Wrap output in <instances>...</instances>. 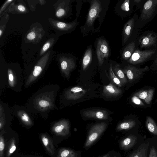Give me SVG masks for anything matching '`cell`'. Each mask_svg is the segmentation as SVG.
<instances>
[{
  "label": "cell",
  "mask_w": 157,
  "mask_h": 157,
  "mask_svg": "<svg viewBox=\"0 0 157 157\" xmlns=\"http://www.w3.org/2000/svg\"><path fill=\"white\" fill-rule=\"evenodd\" d=\"M107 126V124L105 122L98 123L93 125L89 131L84 147L88 148L104 132Z\"/></svg>",
  "instance_id": "cell-1"
},
{
  "label": "cell",
  "mask_w": 157,
  "mask_h": 157,
  "mask_svg": "<svg viewBox=\"0 0 157 157\" xmlns=\"http://www.w3.org/2000/svg\"><path fill=\"white\" fill-rule=\"evenodd\" d=\"M155 52V51L154 50L141 51L137 49L134 51L128 61L132 64L140 63L147 60Z\"/></svg>",
  "instance_id": "cell-2"
},
{
  "label": "cell",
  "mask_w": 157,
  "mask_h": 157,
  "mask_svg": "<svg viewBox=\"0 0 157 157\" xmlns=\"http://www.w3.org/2000/svg\"><path fill=\"white\" fill-rule=\"evenodd\" d=\"M148 66L143 68H137L128 65L122 70L125 74L130 82H133L138 78L145 72L149 70Z\"/></svg>",
  "instance_id": "cell-3"
},
{
  "label": "cell",
  "mask_w": 157,
  "mask_h": 157,
  "mask_svg": "<svg viewBox=\"0 0 157 157\" xmlns=\"http://www.w3.org/2000/svg\"><path fill=\"white\" fill-rule=\"evenodd\" d=\"M44 32L42 27H33L26 34L25 38V41L33 44L37 43L42 39Z\"/></svg>",
  "instance_id": "cell-4"
},
{
  "label": "cell",
  "mask_w": 157,
  "mask_h": 157,
  "mask_svg": "<svg viewBox=\"0 0 157 157\" xmlns=\"http://www.w3.org/2000/svg\"><path fill=\"white\" fill-rule=\"evenodd\" d=\"M96 53L99 65H102L105 58H107L109 54V49L106 41L103 39H99L97 42Z\"/></svg>",
  "instance_id": "cell-5"
},
{
  "label": "cell",
  "mask_w": 157,
  "mask_h": 157,
  "mask_svg": "<svg viewBox=\"0 0 157 157\" xmlns=\"http://www.w3.org/2000/svg\"><path fill=\"white\" fill-rule=\"evenodd\" d=\"M101 10V4L100 1L98 0L92 1L86 21L87 25L90 26L92 25L95 19L99 16Z\"/></svg>",
  "instance_id": "cell-6"
},
{
  "label": "cell",
  "mask_w": 157,
  "mask_h": 157,
  "mask_svg": "<svg viewBox=\"0 0 157 157\" xmlns=\"http://www.w3.org/2000/svg\"><path fill=\"white\" fill-rule=\"evenodd\" d=\"M157 6V0H150L144 4L140 15L142 20L149 19L153 15Z\"/></svg>",
  "instance_id": "cell-7"
},
{
  "label": "cell",
  "mask_w": 157,
  "mask_h": 157,
  "mask_svg": "<svg viewBox=\"0 0 157 157\" xmlns=\"http://www.w3.org/2000/svg\"><path fill=\"white\" fill-rule=\"evenodd\" d=\"M69 0H57L53 4L55 9V15L58 18L65 17L68 13L70 3Z\"/></svg>",
  "instance_id": "cell-8"
},
{
  "label": "cell",
  "mask_w": 157,
  "mask_h": 157,
  "mask_svg": "<svg viewBox=\"0 0 157 157\" xmlns=\"http://www.w3.org/2000/svg\"><path fill=\"white\" fill-rule=\"evenodd\" d=\"M50 53L48 51L43 55L35 66L31 75L33 78L37 77L41 73L48 61Z\"/></svg>",
  "instance_id": "cell-9"
},
{
  "label": "cell",
  "mask_w": 157,
  "mask_h": 157,
  "mask_svg": "<svg viewBox=\"0 0 157 157\" xmlns=\"http://www.w3.org/2000/svg\"><path fill=\"white\" fill-rule=\"evenodd\" d=\"M59 61L62 72L68 77L70 72L75 67V63L73 59L71 57H61Z\"/></svg>",
  "instance_id": "cell-10"
},
{
  "label": "cell",
  "mask_w": 157,
  "mask_h": 157,
  "mask_svg": "<svg viewBox=\"0 0 157 157\" xmlns=\"http://www.w3.org/2000/svg\"><path fill=\"white\" fill-rule=\"evenodd\" d=\"M52 129L57 135L66 136L70 133V123L67 120H63L56 124Z\"/></svg>",
  "instance_id": "cell-11"
},
{
  "label": "cell",
  "mask_w": 157,
  "mask_h": 157,
  "mask_svg": "<svg viewBox=\"0 0 157 157\" xmlns=\"http://www.w3.org/2000/svg\"><path fill=\"white\" fill-rule=\"evenodd\" d=\"M49 22L55 30L60 32L67 31L72 29L76 25L75 22L67 23L49 18Z\"/></svg>",
  "instance_id": "cell-12"
},
{
  "label": "cell",
  "mask_w": 157,
  "mask_h": 157,
  "mask_svg": "<svg viewBox=\"0 0 157 157\" xmlns=\"http://www.w3.org/2000/svg\"><path fill=\"white\" fill-rule=\"evenodd\" d=\"M84 116L88 118L99 120H106L108 117V114L105 110L93 109L84 111Z\"/></svg>",
  "instance_id": "cell-13"
},
{
  "label": "cell",
  "mask_w": 157,
  "mask_h": 157,
  "mask_svg": "<svg viewBox=\"0 0 157 157\" xmlns=\"http://www.w3.org/2000/svg\"><path fill=\"white\" fill-rule=\"evenodd\" d=\"M86 92V90L82 87L75 86L67 91L65 94V97L69 100H76L82 97Z\"/></svg>",
  "instance_id": "cell-14"
},
{
  "label": "cell",
  "mask_w": 157,
  "mask_h": 157,
  "mask_svg": "<svg viewBox=\"0 0 157 157\" xmlns=\"http://www.w3.org/2000/svg\"><path fill=\"white\" fill-rule=\"evenodd\" d=\"M12 2L7 10L9 13L13 14L25 13L28 12V10L24 2Z\"/></svg>",
  "instance_id": "cell-15"
},
{
  "label": "cell",
  "mask_w": 157,
  "mask_h": 157,
  "mask_svg": "<svg viewBox=\"0 0 157 157\" xmlns=\"http://www.w3.org/2000/svg\"><path fill=\"white\" fill-rule=\"evenodd\" d=\"M122 93V90L117 87L112 82H110L108 85L103 86V93L107 97H117L120 95Z\"/></svg>",
  "instance_id": "cell-16"
},
{
  "label": "cell",
  "mask_w": 157,
  "mask_h": 157,
  "mask_svg": "<svg viewBox=\"0 0 157 157\" xmlns=\"http://www.w3.org/2000/svg\"><path fill=\"white\" fill-rule=\"evenodd\" d=\"M157 40L156 36L150 33L142 36L139 42L141 48H146L155 44Z\"/></svg>",
  "instance_id": "cell-17"
},
{
  "label": "cell",
  "mask_w": 157,
  "mask_h": 157,
  "mask_svg": "<svg viewBox=\"0 0 157 157\" xmlns=\"http://www.w3.org/2000/svg\"><path fill=\"white\" fill-rule=\"evenodd\" d=\"M154 93V89H149L138 91L135 93L134 95L143 100L146 103L149 104L152 99Z\"/></svg>",
  "instance_id": "cell-18"
},
{
  "label": "cell",
  "mask_w": 157,
  "mask_h": 157,
  "mask_svg": "<svg viewBox=\"0 0 157 157\" xmlns=\"http://www.w3.org/2000/svg\"><path fill=\"white\" fill-rule=\"evenodd\" d=\"M137 140V137L136 136L130 135L121 140L120 145L122 149L127 150L133 147L136 143Z\"/></svg>",
  "instance_id": "cell-19"
},
{
  "label": "cell",
  "mask_w": 157,
  "mask_h": 157,
  "mask_svg": "<svg viewBox=\"0 0 157 157\" xmlns=\"http://www.w3.org/2000/svg\"><path fill=\"white\" fill-rule=\"evenodd\" d=\"M134 23V19L133 18H132L125 25L123 31L124 43L127 42L131 36L133 29Z\"/></svg>",
  "instance_id": "cell-20"
},
{
  "label": "cell",
  "mask_w": 157,
  "mask_h": 157,
  "mask_svg": "<svg viewBox=\"0 0 157 157\" xmlns=\"http://www.w3.org/2000/svg\"><path fill=\"white\" fill-rule=\"evenodd\" d=\"M149 144H141L129 157H147Z\"/></svg>",
  "instance_id": "cell-21"
},
{
  "label": "cell",
  "mask_w": 157,
  "mask_h": 157,
  "mask_svg": "<svg viewBox=\"0 0 157 157\" xmlns=\"http://www.w3.org/2000/svg\"><path fill=\"white\" fill-rule=\"evenodd\" d=\"M41 138L42 143L48 151L50 154L53 155L54 153V147L51 139L44 134L41 135Z\"/></svg>",
  "instance_id": "cell-22"
},
{
  "label": "cell",
  "mask_w": 157,
  "mask_h": 157,
  "mask_svg": "<svg viewBox=\"0 0 157 157\" xmlns=\"http://www.w3.org/2000/svg\"><path fill=\"white\" fill-rule=\"evenodd\" d=\"M135 44L132 42L128 44L124 48L122 53V56L125 60L129 59L135 51Z\"/></svg>",
  "instance_id": "cell-23"
},
{
  "label": "cell",
  "mask_w": 157,
  "mask_h": 157,
  "mask_svg": "<svg viewBox=\"0 0 157 157\" xmlns=\"http://www.w3.org/2000/svg\"><path fill=\"white\" fill-rule=\"evenodd\" d=\"M92 58V53L90 48H88L86 51L82 60V67L83 70L87 68L91 63Z\"/></svg>",
  "instance_id": "cell-24"
},
{
  "label": "cell",
  "mask_w": 157,
  "mask_h": 157,
  "mask_svg": "<svg viewBox=\"0 0 157 157\" xmlns=\"http://www.w3.org/2000/svg\"><path fill=\"white\" fill-rule=\"evenodd\" d=\"M114 74L119 79L123 85H125L127 82V78L122 70L120 67V66L116 64L113 67Z\"/></svg>",
  "instance_id": "cell-25"
},
{
  "label": "cell",
  "mask_w": 157,
  "mask_h": 157,
  "mask_svg": "<svg viewBox=\"0 0 157 157\" xmlns=\"http://www.w3.org/2000/svg\"><path fill=\"white\" fill-rule=\"evenodd\" d=\"M146 125L150 132L154 135H157V125L154 120L149 116L147 117Z\"/></svg>",
  "instance_id": "cell-26"
},
{
  "label": "cell",
  "mask_w": 157,
  "mask_h": 157,
  "mask_svg": "<svg viewBox=\"0 0 157 157\" xmlns=\"http://www.w3.org/2000/svg\"><path fill=\"white\" fill-rule=\"evenodd\" d=\"M78 154L74 150L66 148H63L58 152V157H78Z\"/></svg>",
  "instance_id": "cell-27"
},
{
  "label": "cell",
  "mask_w": 157,
  "mask_h": 157,
  "mask_svg": "<svg viewBox=\"0 0 157 157\" xmlns=\"http://www.w3.org/2000/svg\"><path fill=\"white\" fill-rule=\"evenodd\" d=\"M136 124V122L133 120L124 121L120 123L117 125L116 130L117 131L128 130L133 127Z\"/></svg>",
  "instance_id": "cell-28"
},
{
  "label": "cell",
  "mask_w": 157,
  "mask_h": 157,
  "mask_svg": "<svg viewBox=\"0 0 157 157\" xmlns=\"http://www.w3.org/2000/svg\"><path fill=\"white\" fill-rule=\"evenodd\" d=\"M110 78L111 82L119 87H121L123 86L122 83L113 71L112 68V64H110L109 69Z\"/></svg>",
  "instance_id": "cell-29"
},
{
  "label": "cell",
  "mask_w": 157,
  "mask_h": 157,
  "mask_svg": "<svg viewBox=\"0 0 157 157\" xmlns=\"http://www.w3.org/2000/svg\"><path fill=\"white\" fill-rule=\"evenodd\" d=\"M55 42V39L51 38L45 43L42 46L40 52V56H42L53 45Z\"/></svg>",
  "instance_id": "cell-30"
},
{
  "label": "cell",
  "mask_w": 157,
  "mask_h": 157,
  "mask_svg": "<svg viewBox=\"0 0 157 157\" xmlns=\"http://www.w3.org/2000/svg\"><path fill=\"white\" fill-rule=\"evenodd\" d=\"M19 115L21 121L25 124L27 125L32 124V122L28 115L26 113L21 112Z\"/></svg>",
  "instance_id": "cell-31"
},
{
  "label": "cell",
  "mask_w": 157,
  "mask_h": 157,
  "mask_svg": "<svg viewBox=\"0 0 157 157\" xmlns=\"http://www.w3.org/2000/svg\"><path fill=\"white\" fill-rule=\"evenodd\" d=\"M16 148L15 140H11L8 146L6 157H9L10 155L16 150Z\"/></svg>",
  "instance_id": "cell-32"
},
{
  "label": "cell",
  "mask_w": 157,
  "mask_h": 157,
  "mask_svg": "<svg viewBox=\"0 0 157 157\" xmlns=\"http://www.w3.org/2000/svg\"><path fill=\"white\" fill-rule=\"evenodd\" d=\"M44 99H40L37 102L38 105L41 109H47L50 106V103L49 101Z\"/></svg>",
  "instance_id": "cell-33"
},
{
  "label": "cell",
  "mask_w": 157,
  "mask_h": 157,
  "mask_svg": "<svg viewBox=\"0 0 157 157\" xmlns=\"http://www.w3.org/2000/svg\"><path fill=\"white\" fill-rule=\"evenodd\" d=\"M5 148V142L3 136L1 134L0 136V157H3Z\"/></svg>",
  "instance_id": "cell-34"
},
{
  "label": "cell",
  "mask_w": 157,
  "mask_h": 157,
  "mask_svg": "<svg viewBox=\"0 0 157 157\" xmlns=\"http://www.w3.org/2000/svg\"><path fill=\"white\" fill-rule=\"evenodd\" d=\"M129 3L130 1L129 0H125L121 5V9L124 11H129L130 10Z\"/></svg>",
  "instance_id": "cell-35"
},
{
  "label": "cell",
  "mask_w": 157,
  "mask_h": 157,
  "mask_svg": "<svg viewBox=\"0 0 157 157\" xmlns=\"http://www.w3.org/2000/svg\"><path fill=\"white\" fill-rule=\"evenodd\" d=\"M131 100L134 104L140 105H144V104L141 100L136 96L134 95L131 98Z\"/></svg>",
  "instance_id": "cell-36"
},
{
  "label": "cell",
  "mask_w": 157,
  "mask_h": 157,
  "mask_svg": "<svg viewBox=\"0 0 157 157\" xmlns=\"http://www.w3.org/2000/svg\"><path fill=\"white\" fill-rule=\"evenodd\" d=\"M14 1V0H8L5 1L0 9V16H1L2 15V13L6 9L7 6Z\"/></svg>",
  "instance_id": "cell-37"
},
{
  "label": "cell",
  "mask_w": 157,
  "mask_h": 157,
  "mask_svg": "<svg viewBox=\"0 0 157 157\" xmlns=\"http://www.w3.org/2000/svg\"><path fill=\"white\" fill-rule=\"evenodd\" d=\"M150 149L152 151V157H157V152L155 148L152 147Z\"/></svg>",
  "instance_id": "cell-38"
},
{
  "label": "cell",
  "mask_w": 157,
  "mask_h": 157,
  "mask_svg": "<svg viewBox=\"0 0 157 157\" xmlns=\"http://www.w3.org/2000/svg\"><path fill=\"white\" fill-rule=\"evenodd\" d=\"M39 2V3L41 5H44L46 3V2L45 0H39L38 1Z\"/></svg>",
  "instance_id": "cell-39"
},
{
  "label": "cell",
  "mask_w": 157,
  "mask_h": 157,
  "mask_svg": "<svg viewBox=\"0 0 157 157\" xmlns=\"http://www.w3.org/2000/svg\"><path fill=\"white\" fill-rule=\"evenodd\" d=\"M111 153V152H109L107 153L105 155H104L103 156H101V157H108V156L110 155Z\"/></svg>",
  "instance_id": "cell-40"
},
{
  "label": "cell",
  "mask_w": 157,
  "mask_h": 157,
  "mask_svg": "<svg viewBox=\"0 0 157 157\" xmlns=\"http://www.w3.org/2000/svg\"><path fill=\"white\" fill-rule=\"evenodd\" d=\"M108 157H118V156L117 155H112L110 154Z\"/></svg>",
  "instance_id": "cell-41"
},
{
  "label": "cell",
  "mask_w": 157,
  "mask_h": 157,
  "mask_svg": "<svg viewBox=\"0 0 157 157\" xmlns=\"http://www.w3.org/2000/svg\"><path fill=\"white\" fill-rule=\"evenodd\" d=\"M142 1L141 0H134V1L136 3H138Z\"/></svg>",
  "instance_id": "cell-42"
},
{
  "label": "cell",
  "mask_w": 157,
  "mask_h": 157,
  "mask_svg": "<svg viewBox=\"0 0 157 157\" xmlns=\"http://www.w3.org/2000/svg\"><path fill=\"white\" fill-rule=\"evenodd\" d=\"M149 157H152V151H151V149H150V153H149Z\"/></svg>",
  "instance_id": "cell-43"
},
{
  "label": "cell",
  "mask_w": 157,
  "mask_h": 157,
  "mask_svg": "<svg viewBox=\"0 0 157 157\" xmlns=\"http://www.w3.org/2000/svg\"><path fill=\"white\" fill-rule=\"evenodd\" d=\"M155 63L156 64H157V53L156 55V57L155 59Z\"/></svg>",
  "instance_id": "cell-44"
}]
</instances>
